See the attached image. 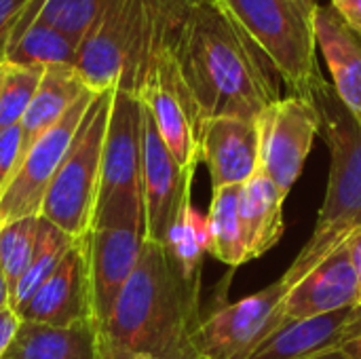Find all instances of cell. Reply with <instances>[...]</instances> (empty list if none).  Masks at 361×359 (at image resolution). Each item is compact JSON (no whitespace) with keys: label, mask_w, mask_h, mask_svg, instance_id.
Instances as JSON below:
<instances>
[{"label":"cell","mask_w":361,"mask_h":359,"mask_svg":"<svg viewBox=\"0 0 361 359\" xmlns=\"http://www.w3.org/2000/svg\"><path fill=\"white\" fill-rule=\"evenodd\" d=\"M203 121H258L281 99L279 74L222 0H197L171 47Z\"/></svg>","instance_id":"cell-1"},{"label":"cell","mask_w":361,"mask_h":359,"mask_svg":"<svg viewBox=\"0 0 361 359\" xmlns=\"http://www.w3.org/2000/svg\"><path fill=\"white\" fill-rule=\"evenodd\" d=\"M199 294L201 281L186 279L169 250L146 239L99 336L142 355L197 359L192 334L203 320Z\"/></svg>","instance_id":"cell-2"},{"label":"cell","mask_w":361,"mask_h":359,"mask_svg":"<svg viewBox=\"0 0 361 359\" xmlns=\"http://www.w3.org/2000/svg\"><path fill=\"white\" fill-rule=\"evenodd\" d=\"M311 99L322 118L319 133L330 150V178L313 235L283 273L290 286L361 231V125L332 83H319Z\"/></svg>","instance_id":"cell-3"},{"label":"cell","mask_w":361,"mask_h":359,"mask_svg":"<svg viewBox=\"0 0 361 359\" xmlns=\"http://www.w3.org/2000/svg\"><path fill=\"white\" fill-rule=\"evenodd\" d=\"M277 70L288 95L311 99L324 74L317 63L313 0H222Z\"/></svg>","instance_id":"cell-4"},{"label":"cell","mask_w":361,"mask_h":359,"mask_svg":"<svg viewBox=\"0 0 361 359\" xmlns=\"http://www.w3.org/2000/svg\"><path fill=\"white\" fill-rule=\"evenodd\" d=\"M112 97L114 89L102 91L93 97L76 140L53 178L40 207V218L53 222L74 239L85 237L95 218Z\"/></svg>","instance_id":"cell-5"},{"label":"cell","mask_w":361,"mask_h":359,"mask_svg":"<svg viewBox=\"0 0 361 359\" xmlns=\"http://www.w3.org/2000/svg\"><path fill=\"white\" fill-rule=\"evenodd\" d=\"M144 241V201L140 195H114L97 205L87 233L97 328L110 317L121 290L140 260Z\"/></svg>","instance_id":"cell-6"},{"label":"cell","mask_w":361,"mask_h":359,"mask_svg":"<svg viewBox=\"0 0 361 359\" xmlns=\"http://www.w3.org/2000/svg\"><path fill=\"white\" fill-rule=\"evenodd\" d=\"M290 288L281 277L269 288L203 317L192 334L197 359H250L279 328L277 315Z\"/></svg>","instance_id":"cell-7"},{"label":"cell","mask_w":361,"mask_h":359,"mask_svg":"<svg viewBox=\"0 0 361 359\" xmlns=\"http://www.w3.org/2000/svg\"><path fill=\"white\" fill-rule=\"evenodd\" d=\"M97 93L87 91L51 129H47L25 152L19 169L0 197V224L40 216L44 195L70 152L80 123Z\"/></svg>","instance_id":"cell-8"},{"label":"cell","mask_w":361,"mask_h":359,"mask_svg":"<svg viewBox=\"0 0 361 359\" xmlns=\"http://www.w3.org/2000/svg\"><path fill=\"white\" fill-rule=\"evenodd\" d=\"M319 129L322 118L313 99L288 95L260 114V171L286 197L298 182Z\"/></svg>","instance_id":"cell-9"},{"label":"cell","mask_w":361,"mask_h":359,"mask_svg":"<svg viewBox=\"0 0 361 359\" xmlns=\"http://www.w3.org/2000/svg\"><path fill=\"white\" fill-rule=\"evenodd\" d=\"M140 99L148 108L176 163L186 174L195 176V169L201 163L203 118L171 51L163 53L154 63L140 91Z\"/></svg>","instance_id":"cell-10"},{"label":"cell","mask_w":361,"mask_h":359,"mask_svg":"<svg viewBox=\"0 0 361 359\" xmlns=\"http://www.w3.org/2000/svg\"><path fill=\"white\" fill-rule=\"evenodd\" d=\"M142 201L146 239L167 245L176 222L192 205V174H186L165 146L142 102Z\"/></svg>","instance_id":"cell-11"},{"label":"cell","mask_w":361,"mask_h":359,"mask_svg":"<svg viewBox=\"0 0 361 359\" xmlns=\"http://www.w3.org/2000/svg\"><path fill=\"white\" fill-rule=\"evenodd\" d=\"M15 313L19 315L21 322L57 328H72L85 324L97 326L87 235L74 239L57 269Z\"/></svg>","instance_id":"cell-12"},{"label":"cell","mask_w":361,"mask_h":359,"mask_svg":"<svg viewBox=\"0 0 361 359\" xmlns=\"http://www.w3.org/2000/svg\"><path fill=\"white\" fill-rule=\"evenodd\" d=\"M142 125L140 95L116 87L104 142L97 205L114 195L142 197Z\"/></svg>","instance_id":"cell-13"},{"label":"cell","mask_w":361,"mask_h":359,"mask_svg":"<svg viewBox=\"0 0 361 359\" xmlns=\"http://www.w3.org/2000/svg\"><path fill=\"white\" fill-rule=\"evenodd\" d=\"M360 303V284L347 241L288 290L277 315V324L281 328L290 322L355 309Z\"/></svg>","instance_id":"cell-14"},{"label":"cell","mask_w":361,"mask_h":359,"mask_svg":"<svg viewBox=\"0 0 361 359\" xmlns=\"http://www.w3.org/2000/svg\"><path fill=\"white\" fill-rule=\"evenodd\" d=\"M133 2L108 0L78 44L74 70L95 93L118 87L129 49Z\"/></svg>","instance_id":"cell-15"},{"label":"cell","mask_w":361,"mask_h":359,"mask_svg":"<svg viewBox=\"0 0 361 359\" xmlns=\"http://www.w3.org/2000/svg\"><path fill=\"white\" fill-rule=\"evenodd\" d=\"M201 163L209 169L214 190L243 186L260 171L258 121L235 116L203 121Z\"/></svg>","instance_id":"cell-16"},{"label":"cell","mask_w":361,"mask_h":359,"mask_svg":"<svg viewBox=\"0 0 361 359\" xmlns=\"http://www.w3.org/2000/svg\"><path fill=\"white\" fill-rule=\"evenodd\" d=\"M315 36L330 74L332 87L361 125V34L351 30L330 6H315Z\"/></svg>","instance_id":"cell-17"},{"label":"cell","mask_w":361,"mask_h":359,"mask_svg":"<svg viewBox=\"0 0 361 359\" xmlns=\"http://www.w3.org/2000/svg\"><path fill=\"white\" fill-rule=\"evenodd\" d=\"M286 195L275 182L258 171L239 190V220L247 260H256L273 250L283 237Z\"/></svg>","instance_id":"cell-18"},{"label":"cell","mask_w":361,"mask_h":359,"mask_svg":"<svg viewBox=\"0 0 361 359\" xmlns=\"http://www.w3.org/2000/svg\"><path fill=\"white\" fill-rule=\"evenodd\" d=\"M355 309H343L300 322H290L275 330L250 359H311L332 353L341 345V334Z\"/></svg>","instance_id":"cell-19"},{"label":"cell","mask_w":361,"mask_h":359,"mask_svg":"<svg viewBox=\"0 0 361 359\" xmlns=\"http://www.w3.org/2000/svg\"><path fill=\"white\" fill-rule=\"evenodd\" d=\"M97 343L95 324L57 328L21 322L2 359H97Z\"/></svg>","instance_id":"cell-20"},{"label":"cell","mask_w":361,"mask_h":359,"mask_svg":"<svg viewBox=\"0 0 361 359\" xmlns=\"http://www.w3.org/2000/svg\"><path fill=\"white\" fill-rule=\"evenodd\" d=\"M87 91H91L80 74L72 66H51L44 68L36 95L21 118L23 131V157L32 144L51 129ZM23 161V159H21Z\"/></svg>","instance_id":"cell-21"},{"label":"cell","mask_w":361,"mask_h":359,"mask_svg":"<svg viewBox=\"0 0 361 359\" xmlns=\"http://www.w3.org/2000/svg\"><path fill=\"white\" fill-rule=\"evenodd\" d=\"M78 42L55 30L53 25L23 15L15 25L4 63L25 66V68H51V66H72L76 61Z\"/></svg>","instance_id":"cell-22"},{"label":"cell","mask_w":361,"mask_h":359,"mask_svg":"<svg viewBox=\"0 0 361 359\" xmlns=\"http://www.w3.org/2000/svg\"><path fill=\"white\" fill-rule=\"evenodd\" d=\"M239 190L241 186H226L214 190L209 214L205 218L209 254L226 267H241L243 262H247L239 220Z\"/></svg>","instance_id":"cell-23"},{"label":"cell","mask_w":361,"mask_h":359,"mask_svg":"<svg viewBox=\"0 0 361 359\" xmlns=\"http://www.w3.org/2000/svg\"><path fill=\"white\" fill-rule=\"evenodd\" d=\"M74 243V237H70L68 233H63L59 226H55L53 222L40 218L38 224V237H36V248H34V256L32 262L25 271V275L21 277V281L17 284V288L11 294V309L17 311L21 309L30 296L44 284V279L57 269V264L61 262L63 254L70 250V245Z\"/></svg>","instance_id":"cell-24"},{"label":"cell","mask_w":361,"mask_h":359,"mask_svg":"<svg viewBox=\"0 0 361 359\" xmlns=\"http://www.w3.org/2000/svg\"><path fill=\"white\" fill-rule=\"evenodd\" d=\"M165 248L169 250L186 279L201 281L203 256L209 254L207 220L192 205H188L182 218L176 222Z\"/></svg>","instance_id":"cell-25"},{"label":"cell","mask_w":361,"mask_h":359,"mask_svg":"<svg viewBox=\"0 0 361 359\" xmlns=\"http://www.w3.org/2000/svg\"><path fill=\"white\" fill-rule=\"evenodd\" d=\"M108 0H32L23 15L36 17L80 44Z\"/></svg>","instance_id":"cell-26"},{"label":"cell","mask_w":361,"mask_h":359,"mask_svg":"<svg viewBox=\"0 0 361 359\" xmlns=\"http://www.w3.org/2000/svg\"><path fill=\"white\" fill-rule=\"evenodd\" d=\"M38 224H40V216H25L0 224V264L11 294L32 262L36 237H38Z\"/></svg>","instance_id":"cell-27"},{"label":"cell","mask_w":361,"mask_h":359,"mask_svg":"<svg viewBox=\"0 0 361 359\" xmlns=\"http://www.w3.org/2000/svg\"><path fill=\"white\" fill-rule=\"evenodd\" d=\"M44 68H25V66H4V83L0 93V129L21 125L23 114L27 112Z\"/></svg>","instance_id":"cell-28"},{"label":"cell","mask_w":361,"mask_h":359,"mask_svg":"<svg viewBox=\"0 0 361 359\" xmlns=\"http://www.w3.org/2000/svg\"><path fill=\"white\" fill-rule=\"evenodd\" d=\"M23 159V131L21 125L0 129V197L13 180Z\"/></svg>","instance_id":"cell-29"},{"label":"cell","mask_w":361,"mask_h":359,"mask_svg":"<svg viewBox=\"0 0 361 359\" xmlns=\"http://www.w3.org/2000/svg\"><path fill=\"white\" fill-rule=\"evenodd\" d=\"M32 0H0V63H4L11 34Z\"/></svg>","instance_id":"cell-30"},{"label":"cell","mask_w":361,"mask_h":359,"mask_svg":"<svg viewBox=\"0 0 361 359\" xmlns=\"http://www.w3.org/2000/svg\"><path fill=\"white\" fill-rule=\"evenodd\" d=\"M330 6L345 19V23L361 34V0H330Z\"/></svg>","instance_id":"cell-31"},{"label":"cell","mask_w":361,"mask_h":359,"mask_svg":"<svg viewBox=\"0 0 361 359\" xmlns=\"http://www.w3.org/2000/svg\"><path fill=\"white\" fill-rule=\"evenodd\" d=\"M19 326H21V320L13 309H6L0 313V359L6 353V349H8L11 341L15 339Z\"/></svg>","instance_id":"cell-32"},{"label":"cell","mask_w":361,"mask_h":359,"mask_svg":"<svg viewBox=\"0 0 361 359\" xmlns=\"http://www.w3.org/2000/svg\"><path fill=\"white\" fill-rule=\"evenodd\" d=\"M97 359H161L152 358V355H142V353H133V351H127L106 339L99 336V343H97Z\"/></svg>","instance_id":"cell-33"},{"label":"cell","mask_w":361,"mask_h":359,"mask_svg":"<svg viewBox=\"0 0 361 359\" xmlns=\"http://www.w3.org/2000/svg\"><path fill=\"white\" fill-rule=\"evenodd\" d=\"M355 339H361V307H355L351 320L347 322V326H345V330H343V334H341V345H338V349H341L343 345L355 341ZM338 349H336V351H338Z\"/></svg>","instance_id":"cell-34"},{"label":"cell","mask_w":361,"mask_h":359,"mask_svg":"<svg viewBox=\"0 0 361 359\" xmlns=\"http://www.w3.org/2000/svg\"><path fill=\"white\" fill-rule=\"evenodd\" d=\"M349 250H351V262H353V269H355V275H357V284H360L361 294V231L360 233H355V235L349 239Z\"/></svg>","instance_id":"cell-35"},{"label":"cell","mask_w":361,"mask_h":359,"mask_svg":"<svg viewBox=\"0 0 361 359\" xmlns=\"http://www.w3.org/2000/svg\"><path fill=\"white\" fill-rule=\"evenodd\" d=\"M6 309H11V290H8V284H6V277H4V271L0 264V313Z\"/></svg>","instance_id":"cell-36"},{"label":"cell","mask_w":361,"mask_h":359,"mask_svg":"<svg viewBox=\"0 0 361 359\" xmlns=\"http://www.w3.org/2000/svg\"><path fill=\"white\" fill-rule=\"evenodd\" d=\"M338 351H343L349 359H361V339H355V341L343 345Z\"/></svg>","instance_id":"cell-37"},{"label":"cell","mask_w":361,"mask_h":359,"mask_svg":"<svg viewBox=\"0 0 361 359\" xmlns=\"http://www.w3.org/2000/svg\"><path fill=\"white\" fill-rule=\"evenodd\" d=\"M311 359H349L343 351H332V353H324V355H317V358Z\"/></svg>","instance_id":"cell-38"},{"label":"cell","mask_w":361,"mask_h":359,"mask_svg":"<svg viewBox=\"0 0 361 359\" xmlns=\"http://www.w3.org/2000/svg\"><path fill=\"white\" fill-rule=\"evenodd\" d=\"M4 66L6 63H0V93H2V83H4Z\"/></svg>","instance_id":"cell-39"},{"label":"cell","mask_w":361,"mask_h":359,"mask_svg":"<svg viewBox=\"0 0 361 359\" xmlns=\"http://www.w3.org/2000/svg\"><path fill=\"white\" fill-rule=\"evenodd\" d=\"M313 2H319V0H313Z\"/></svg>","instance_id":"cell-40"}]
</instances>
